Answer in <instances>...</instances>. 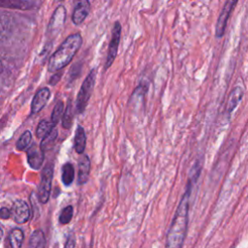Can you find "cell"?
I'll use <instances>...</instances> for the list:
<instances>
[{"label": "cell", "mask_w": 248, "mask_h": 248, "mask_svg": "<svg viewBox=\"0 0 248 248\" xmlns=\"http://www.w3.org/2000/svg\"><path fill=\"white\" fill-rule=\"evenodd\" d=\"M86 144V136L84 129L81 126H78L76 133H75V140H74V146L75 150L78 154H82L85 149Z\"/></svg>", "instance_id": "obj_15"}, {"label": "cell", "mask_w": 248, "mask_h": 248, "mask_svg": "<svg viewBox=\"0 0 248 248\" xmlns=\"http://www.w3.org/2000/svg\"><path fill=\"white\" fill-rule=\"evenodd\" d=\"M55 2H60V1H62V0H54Z\"/></svg>", "instance_id": "obj_31"}, {"label": "cell", "mask_w": 248, "mask_h": 248, "mask_svg": "<svg viewBox=\"0 0 248 248\" xmlns=\"http://www.w3.org/2000/svg\"><path fill=\"white\" fill-rule=\"evenodd\" d=\"M73 213H74V209H73L72 205H68V206L64 207L59 215V223L62 225L68 224L72 220Z\"/></svg>", "instance_id": "obj_24"}, {"label": "cell", "mask_w": 248, "mask_h": 248, "mask_svg": "<svg viewBox=\"0 0 248 248\" xmlns=\"http://www.w3.org/2000/svg\"><path fill=\"white\" fill-rule=\"evenodd\" d=\"M11 216L17 224H24L29 220L30 210L27 203L22 200H16L12 204Z\"/></svg>", "instance_id": "obj_7"}, {"label": "cell", "mask_w": 248, "mask_h": 248, "mask_svg": "<svg viewBox=\"0 0 248 248\" xmlns=\"http://www.w3.org/2000/svg\"><path fill=\"white\" fill-rule=\"evenodd\" d=\"M0 8L28 10L32 8V3L28 0H0Z\"/></svg>", "instance_id": "obj_14"}, {"label": "cell", "mask_w": 248, "mask_h": 248, "mask_svg": "<svg viewBox=\"0 0 248 248\" xmlns=\"http://www.w3.org/2000/svg\"><path fill=\"white\" fill-rule=\"evenodd\" d=\"M74 177H75V170L73 165L71 163L64 164V166L62 167V181L64 185L70 186L74 181Z\"/></svg>", "instance_id": "obj_19"}, {"label": "cell", "mask_w": 248, "mask_h": 248, "mask_svg": "<svg viewBox=\"0 0 248 248\" xmlns=\"http://www.w3.org/2000/svg\"><path fill=\"white\" fill-rule=\"evenodd\" d=\"M2 236H3V231H2V229H1V227H0V239L2 238Z\"/></svg>", "instance_id": "obj_30"}, {"label": "cell", "mask_w": 248, "mask_h": 248, "mask_svg": "<svg viewBox=\"0 0 248 248\" xmlns=\"http://www.w3.org/2000/svg\"><path fill=\"white\" fill-rule=\"evenodd\" d=\"M201 171H202L201 162H197L190 172L185 192L181 198V201L179 202V204L177 206V209L175 211V214L173 216V219L168 231L167 243H166L167 247L180 248L184 243L187 228H188L190 198H191V194L195 186V183L200 177Z\"/></svg>", "instance_id": "obj_1"}, {"label": "cell", "mask_w": 248, "mask_h": 248, "mask_svg": "<svg viewBox=\"0 0 248 248\" xmlns=\"http://www.w3.org/2000/svg\"><path fill=\"white\" fill-rule=\"evenodd\" d=\"M81 44L82 38L79 33H75L68 36L49 57L48 71L57 72L67 66L81 46Z\"/></svg>", "instance_id": "obj_2"}, {"label": "cell", "mask_w": 248, "mask_h": 248, "mask_svg": "<svg viewBox=\"0 0 248 248\" xmlns=\"http://www.w3.org/2000/svg\"><path fill=\"white\" fill-rule=\"evenodd\" d=\"M11 217V210L7 207L0 208V218L1 219H8Z\"/></svg>", "instance_id": "obj_26"}, {"label": "cell", "mask_w": 248, "mask_h": 248, "mask_svg": "<svg viewBox=\"0 0 248 248\" xmlns=\"http://www.w3.org/2000/svg\"><path fill=\"white\" fill-rule=\"evenodd\" d=\"M11 30V19L7 14L0 12V44L4 41Z\"/></svg>", "instance_id": "obj_17"}, {"label": "cell", "mask_w": 248, "mask_h": 248, "mask_svg": "<svg viewBox=\"0 0 248 248\" xmlns=\"http://www.w3.org/2000/svg\"><path fill=\"white\" fill-rule=\"evenodd\" d=\"M78 184H84L87 182L90 174V160L87 155H80L78 159Z\"/></svg>", "instance_id": "obj_13"}, {"label": "cell", "mask_w": 248, "mask_h": 248, "mask_svg": "<svg viewBox=\"0 0 248 248\" xmlns=\"http://www.w3.org/2000/svg\"><path fill=\"white\" fill-rule=\"evenodd\" d=\"M120 37H121V24L119 23V21H115L113 24V27H112L111 39H110V42L108 45V55H107V60H106V64H105V70L108 69L112 65V63L117 55Z\"/></svg>", "instance_id": "obj_5"}, {"label": "cell", "mask_w": 248, "mask_h": 248, "mask_svg": "<svg viewBox=\"0 0 248 248\" xmlns=\"http://www.w3.org/2000/svg\"><path fill=\"white\" fill-rule=\"evenodd\" d=\"M46 244L44 232L41 230H36L32 232L29 238V246L32 248H43Z\"/></svg>", "instance_id": "obj_16"}, {"label": "cell", "mask_w": 248, "mask_h": 248, "mask_svg": "<svg viewBox=\"0 0 248 248\" xmlns=\"http://www.w3.org/2000/svg\"><path fill=\"white\" fill-rule=\"evenodd\" d=\"M2 72H3V64H2V62H1V60H0V75H1Z\"/></svg>", "instance_id": "obj_29"}, {"label": "cell", "mask_w": 248, "mask_h": 248, "mask_svg": "<svg viewBox=\"0 0 248 248\" xmlns=\"http://www.w3.org/2000/svg\"><path fill=\"white\" fill-rule=\"evenodd\" d=\"M50 97V91L47 87L40 89L34 96L31 103V113H38L46 105Z\"/></svg>", "instance_id": "obj_11"}, {"label": "cell", "mask_w": 248, "mask_h": 248, "mask_svg": "<svg viewBox=\"0 0 248 248\" xmlns=\"http://www.w3.org/2000/svg\"><path fill=\"white\" fill-rule=\"evenodd\" d=\"M52 177H53V166L48 164L43 170V172L41 175V181L38 189V198L42 203L47 202L49 199Z\"/></svg>", "instance_id": "obj_4"}, {"label": "cell", "mask_w": 248, "mask_h": 248, "mask_svg": "<svg viewBox=\"0 0 248 248\" xmlns=\"http://www.w3.org/2000/svg\"><path fill=\"white\" fill-rule=\"evenodd\" d=\"M243 95H244V90L242 87L235 86L232 88L228 98V103L226 107V111L228 115H230L234 110V108L238 106V104L243 98Z\"/></svg>", "instance_id": "obj_12"}, {"label": "cell", "mask_w": 248, "mask_h": 248, "mask_svg": "<svg viewBox=\"0 0 248 248\" xmlns=\"http://www.w3.org/2000/svg\"><path fill=\"white\" fill-rule=\"evenodd\" d=\"M44 151L36 144H32L27 149V162L34 170H40L44 162Z\"/></svg>", "instance_id": "obj_10"}, {"label": "cell", "mask_w": 248, "mask_h": 248, "mask_svg": "<svg viewBox=\"0 0 248 248\" xmlns=\"http://www.w3.org/2000/svg\"><path fill=\"white\" fill-rule=\"evenodd\" d=\"M54 126L55 124L52 123V121H47L46 119L41 120L36 130V137L38 139L45 138L54 128Z\"/></svg>", "instance_id": "obj_18"}, {"label": "cell", "mask_w": 248, "mask_h": 248, "mask_svg": "<svg viewBox=\"0 0 248 248\" xmlns=\"http://www.w3.org/2000/svg\"><path fill=\"white\" fill-rule=\"evenodd\" d=\"M63 109H64V104H63V102H62V101H58V102L55 104V106H54V108H53V109H52L51 116H50L52 123L56 124V123L59 121L60 117L62 116Z\"/></svg>", "instance_id": "obj_25"}, {"label": "cell", "mask_w": 248, "mask_h": 248, "mask_svg": "<svg viewBox=\"0 0 248 248\" xmlns=\"http://www.w3.org/2000/svg\"><path fill=\"white\" fill-rule=\"evenodd\" d=\"M65 19H66V10L64 6H58L55 9L54 13L52 14V16L50 18L49 25H48V31L50 32L51 35L57 34V32H59L62 29L65 23Z\"/></svg>", "instance_id": "obj_9"}, {"label": "cell", "mask_w": 248, "mask_h": 248, "mask_svg": "<svg viewBox=\"0 0 248 248\" xmlns=\"http://www.w3.org/2000/svg\"><path fill=\"white\" fill-rule=\"evenodd\" d=\"M75 245H76V243L73 238H69V241L65 243V247H74Z\"/></svg>", "instance_id": "obj_28"}, {"label": "cell", "mask_w": 248, "mask_h": 248, "mask_svg": "<svg viewBox=\"0 0 248 248\" xmlns=\"http://www.w3.org/2000/svg\"><path fill=\"white\" fill-rule=\"evenodd\" d=\"M32 140V135L30 131H25L23 134L19 137L18 140L16 141V148L18 150H24L26 149Z\"/></svg>", "instance_id": "obj_23"}, {"label": "cell", "mask_w": 248, "mask_h": 248, "mask_svg": "<svg viewBox=\"0 0 248 248\" xmlns=\"http://www.w3.org/2000/svg\"><path fill=\"white\" fill-rule=\"evenodd\" d=\"M61 76V74H56V75H54L51 78H50V80H49V83L51 84V85H55L56 84V82L59 80V77Z\"/></svg>", "instance_id": "obj_27"}, {"label": "cell", "mask_w": 248, "mask_h": 248, "mask_svg": "<svg viewBox=\"0 0 248 248\" xmlns=\"http://www.w3.org/2000/svg\"><path fill=\"white\" fill-rule=\"evenodd\" d=\"M56 138H57V131L55 128H53L45 138H43L41 145H40L42 150L44 152L49 150L53 146V144L56 140Z\"/></svg>", "instance_id": "obj_21"}, {"label": "cell", "mask_w": 248, "mask_h": 248, "mask_svg": "<svg viewBox=\"0 0 248 248\" xmlns=\"http://www.w3.org/2000/svg\"><path fill=\"white\" fill-rule=\"evenodd\" d=\"M238 0H227L226 3L224 4V7L218 16L217 22H216V27H215V36L216 38H222L225 34L226 27L228 20L231 16V14L232 10L234 9L236 3Z\"/></svg>", "instance_id": "obj_6"}, {"label": "cell", "mask_w": 248, "mask_h": 248, "mask_svg": "<svg viewBox=\"0 0 248 248\" xmlns=\"http://www.w3.org/2000/svg\"><path fill=\"white\" fill-rule=\"evenodd\" d=\"M96 76H97L96 69H92L81 84V87L79 89V92L77 97V102H76V109L78 113L83 112L85 108L87 107L88 101L91 97V94L94 88Z\"/></svg>", "instance_id": "obj_3"}, {"label": "cell", "mask_w": 248, "mask_h": 248, "mask_svg": "<svg viewBox=\"0 0 248 248\" xmlns=\"http://www.w3.org/2000/svg\"><path fill=\"white\" fill-rule=\"evenodd\" d=\"M73 119H74V109L72 106V102L69 100L67 107H66V111L62 117V125L64 128L69 129L71 128L73 124Z\"/></svg>", "instance_id": "obj_22"}, {"label": "cell", "mask_w": 248, "mask_h": 248, "mask_svg": "<svg viewBox=\"0 0 248 248\" xmlns=\"http://www.w3.org/2000/svg\"><path fill=\"white\" fill-rule=\"evenodd\" d=\"M24 235L20 229H14L9 234V242L13 248H19L22 245Z\"/></svg>", "instance_id": "obj_20"}, {"label": "cell", "mask_w": 248, "mask_h": 248, "mask_svg": "<svg viewBox=\"0 0 248 248\" xmlns=\"http://www.w3.org/2000/svg\"><path fill=\"white\" fill-rule=\"evenodd\" d=\"M90 11L89 0H76L74 11L72 14V21L76 25L81 24L87 17Z\"/></svg>", "instance_id": "obj_8"}]
</instances>
